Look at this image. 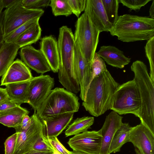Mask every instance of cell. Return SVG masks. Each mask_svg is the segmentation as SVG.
<instances>
[{
  "label": "cell",
  "mask_w": 154,
  "mask_h": 154,
  "mask_svg": "<svg viewBox=\"0 0 154 154\" xmlns=\"http://www.w3.org/2000/svg\"><path fill=\"white\" fill-rule=\"evenodd\" d=\"M20 105L8 99L0 104V115Z\"/></svg>",
  "instance_id": "38"
},
{
  "label": "cell",
  "mask_w": 154,
  "mask_h": 154,
  "mask_svg": "<svg viewBox=\"0 0 154 154\" xmlns=\"http://www.w3.org/2000/svg\"><path fill=\"white\" fill-rule=\"evenodd\" d=\"M92 80L103 72L107 70L105 61L95 52L90 63Z\"/></svg>",
  "instance_id": "30"
},
{
  "label": "cell",
  "mask_w": 154,
  "mask_h": 154,
  "mask_svg": "<svg viewBox=\"0 0 154 154\" xmlns=\"http://www.w3.org/2000/svg\"><path fill=\"white\" fill-rule=\"evenodd\" d=\"M21 0L2 12V26L4 37L26 22L33 19L40 17L44 11L42 9H29L24 7Z\"/></svg>",
  "instance_id": "8"
},
{
  "label": "cell",
  "mask_w": 154,
  "mask_h": 154,
  "mask_svg": "<svg viewBox=\"0 0 154 154\" xmlns=\"http://www.w3.org/2000/svg\"><path fill=\"white\" fill-rule=\"evenodd\" d=\"M57 41L60 57L59 81L66 90L77 94L80 88L74 69L75 41L71 29L66 26L60 27Z\"/></svg>",
  "instance_id": "2"
},
{
  "label": "cell",
  "mask_w": 154,
  "mask_h": 154,
  "mask_svg": "<svg viewBox=\"0 0 154 154\" xmlns=\"http://www.w3.org/2000/svg\"><path fill=\"white\" fill-rule=\"evenodd\" d=\"M79 99L75 94L63 88H56L49 95L36 111L40 119L57 115L75 112L79 109Z\"/></svg>",
  "instance_id": "5"
},
{
  "label": "cell",
  "mask_w": 154,
  "mask_h": 154,
  "mask_svg": "<svg viewBox=\"0 0 154 154\" xmlns=\"http://www.w3.org/2000/svg\"><path fill=\"white\" fill-rule=\"evenodd\" d=\"M4 8L3 5L2 0H0V15L3 12L2 11Z\"/></svg>",
  "instance_id": "46"
},
{
  "label": "cell",
  "mask_w": 154,
  "mask_h": 154,
  "mask_svg": "<svg viewBox=\"0 0 154 154\" xmlns=\"http://www.w3.org/2000/svg\"><path fill=\"white\" fill-rule=\"evenodd\" d=\"M31 122L26 129L16 133L17 137L13 154H23L29 151L43 134V124L34 111Z\"/></svg>",
  "instance_id": "9"
},
{
  "label": "cell",
  "mask_w": 154,
  "mask_h": 154,
  "mask_svg": "<svg viewBox=\"0 0 154 154\" xmlns=\"http://www.w3.org/2000/svg\"><path fill=\"white\" fill-rule=\"evenodd\" d=\"M123 117L114 111L106 116L105 122L99 130L102 136L99 154H109V148L115 133L122 123Z\"/></svg>",
  "instance_id": "16"
},
{
  "label": "cell",
  "mask_w": 154,
  "mask_h": 154,
  "mask_svg": "<svg viewBox=\"0 0 154 154\" xmlns=\"http://www.w3.org/2000/svg\"><path fill=\"white\" fill-rule=\"evenodd\" d=\"M141 108L140 93L134 80L119 85L114 93L111 109L119 115L131 113L139 117Z\"/></svg>",
  "instance_id": "6"
},
{
  "label": "cell",
  "mask_w": 154,
  "mask_h": 154,
  "mask_svg": "<svg viewBox=\"0 0 154 154\" xmlns=\"http://www.w3.org/2000/svg\"><path fill=\"white\" fill-rule=\"evenodd\" d=\"M149 17L154 19V0L152 2L149 10Z\"/></svg>",
  "instance_id": "43"
},
{
  "label": "cell",
  "mask_w": 154,
  "mask_h": 154,
  "mask_svg": "<svg viewBox=\"0 0 154 154\" xmlns=\"http://www.w3.org/2000/svg\"><path fill=\"white\" fill-rule=\"evenodd\" d=\"M54 149L61 154H72L71 151L67 150L58 140L57 137L47 138Z\"/></svg>",
  "instance_id": "37"
},
{
  "label": "cell",
  "mask_w": 154,
  "mask_h": 154,
  "mask_svg": "<svg viewBox=\"0 0 154 154\" xmlns=\"http://www.w3.org/2000/svg\"><path fill=\"white\" fill-rule=\"evenodd\" d=\"M40 50L54 72H57L60 57L57 41L52 35L43 37L40 42Z\"/></svg>",
  "instance_id": "19"
},
{
  "label": "cell",
  "mask_w": 154,
  "mask_h": 154,
  "mask_svg": "<svg viewBox=\"0 0 154 154\" xmlns=\"http://www.w3.org/2000/svg\"><path fill=\"white\" fill-rule=\"evenodd\" d=\"M102 136L100 131H86L70 138L67 143L73 150L89 154H99Z\"/></svg>",
  "instance_id": "12"
},
{
  "label": "cell",
  "mask_w": 154,
  "mask_h": 154,
  "mask_svg": "<svg viewBox=\"0 0 154 154\" xmlns=\"http://www.w3.org/2000/svg\"><path fill=\"white\" fill-rule=\"evenodd\" d=\"M100 33L86 12L78 18L74 34L75 41L78 42L82 52L90 63L96 52Z\"/></svg>",
  "instance_id": "7"
},
{
  "label": "cell",
  "mask_w": 154,
  "mask_h": 154,
  "mask_svg": "<svg viewBox=\"0 0 154 154\" xmlns=\"http://www.w3.org/2000/svg\"><path fill=\"white\" fill-rule=\"evenodd\" d=\"M49 6L55 16L63 15L67 17L72 14L67 0H51Z\"/></svg>",
  "instance_id": "28"
},
{
  "label": "cell",
  "mask_w": 154,
  "mask_h": 154,
  "mask_svg": "<svg viewBox=\"0 0 154 154\" xmlns=\"http://www.w3.org/2000/svg\"><path fill=\"white\" fill-rule=\"evenodd\" d=\"M53 152H43L30 150L23 154H52Z\"/></svg>",
  "instance_id": "44"
},
{
  "label": "cell",
  "mask_w": 154,
  "mask_h": 154,
  "mask_svg": "<svg viewBox=\"0 0 154 154\" xmlns=\"http://www.w3.org/2000/svg\"><path fill=\"white\" fill-rule=\"evenodd\" d=\"M84 12L93 24L100 30L109 32L112 27L109 22L101 0H86Z\"/></svg>",
  "instance_id": "17"
},
{
  "label": "cell",
  "mask_w": 154,
  "mask_h": 154,
  "mask_svg": "<svg viewBox=\"0 0 154 154\" xmlns=\"http://www.w3.org/2000/svg\"><path fill=\"white\" fill-rule=\"evenodd\" d=\"M2 15V12L0 15V50L5 43L3 29Z\"/></svg>",
  "instance_id": "40"
},
{
  "label": "cell",
  "mask_w": 154,
  "mask_h": 154,
  "mask_svg": "<svg viewBox=\"0 0 154 154\" xmlns=\"http://www.w3.org/2000/svg\"><path fill=\"white\" fill-rule=\"evenodd\" d=\"M40 17L31 19L15 29L4 38L5 43H13L18 37L29 28L38 23Z\"/></svg>",
  "instance_id": "29"
},
{
  "label": "cell",
  "mask_w": 154,
  "mask_h": 154,
  "mask_svg": "<svg viewBox=\"0 0 154 154\" xmlns=\"http://www.w3.org/2000/svg\"><path fill=\"white\" fill-rule=\"evenodd\" d=\"M8 99L5 88L0 87V104Z\"/></svg>",
  "instance_id": "41"
},
{
  "label": "cell",
  "mask_w": 154,
  "mask_h": 154,
  "mask_svg": "<svg viewBox=\"0 0 154 154\" xmlns=\"http://www.w3.org/2000/svg\"><path fill=\"white\" fill-rule=\"evenodd\" d=\"M29 112L20 105L14 107L0 115V123L15 129L19 127L23 117Z\"/></svg>",
  "instance_id": "22"
},
{
  "label": "cell",
  "mask_w": 154,
  "mask_h": 154,
  "mask_svg": "<svg viewBox=\"0 0 154 154\" xmlns=\"http://www.w3.org/2000/svg\"><path fill=\"white\" fill-rule=\"evenodd\" d=\"M17 137V134L16 132L6 139L4 143L5 154H13Z\"/></svg>",
  "instance_id": "36"
},
{
  "label": "cell",
  "mask_w": 154,
  "mask_h": 154,
  "mask_svg": "<svg viewBox=\"0 0 154 154\" xmlns=\"http://www.w3.org/2000/svg\"><path fill=\"white\" fill-rule=\"evenodd\" d=\"M74 113L67 112L40 119L43 124V134L46 138L57 137L69 125Z\"/></svg>",
  "instance_id": "15"
},
{
  "label": "cell",
  "mask_w": 154,
  "mask_h": 154,
  "mask_svg": "<svg viewBox=\"0 0 154 154\" xmlns=\"http://www.w3.org/2000/svg\"><path fill=\"white\" fill-rule=\"evenodd\" d=\"M119 85L107 70L91 81L82 105L92 116L98 117L111 109L113 95Z\"/></svg>",
  "instance_id": "1"
},
{
  "label": "cell",
  "mask_w": 154,
  "mask_h": 154,
  "mask_svg": "<svg viewBox=\"0 0 154 154\" xmlns=\"http://www.w3.org/2000/svg\"><path fill=\"white\" fill-rule=\"evenodd\" d=\"M73 64L74 72L80 86L79 96L84 101L92 81L91 70L90 63L82 54L76 41H75L74 44Z\"/></svg>",
  "instance_id": "11"
},
{
  "label": "cell",
  "mask_w": 154,
  "mask_h": 154,
  "mask_svg": "<svg viewBox=\"0 0 154 154\" xmlns=\"http://www.w3.org/2000/svg\"><path fill=\"white\" fill-rule=\"evenodd\" d=\"M119 3L123 6L129 9L130 11L132 10H139L141 8L145 6L152 0H118Z\"/></svg>",
  "instance_id": "34"
},
{
  "label": "cell",
  "mask_w": 154,
  "mask_h": 154,
  "mask_svg": "<svg viewBox=\"0 0 154 154\" xmlns=\"http://www.w3.org/2000/svg\"><path fill=\"white\" fill-rule=\"evenodd\" d=\"M129 142L133 144L136 154H154V135L141 123L132 127Z\"/></svg>",
  "instance_id": "13"
},
{
  "label": "cell",
  "mask_w": 154,
  "mask_h": 154,
  "mask_svg": "<svg viewBox=\"0 0 154 154\" xmlns=\"http://www.w3.org/2000/svg\"><path fill=\"white\" fill-rule=\"evenodd\" d=\"M146 56L148 59L150 65L149 76L154 82V36L147 41L145 46Z\"/></svg>",
  "instance_id": "31"
},
{
  "label": "cell",
  "mask_w": 154,
  "mask_h": 154,
  "mask_svg": "<svg viewBox=\"0 0 154 154\" xmlns=\"http://www.w3.org/2000/svg\"><path fill=\"white\" fill-rule=\"evenodd\" d=\"M19 49L13 43H5L0 50V77L5 73L14 61Z\"/></svg>",
  "instance_id": "23"
},
{
  "label": "cell",
  "mask_w": 154,
  "mask_h": 154,
  "mask_svg": "<svg viewBox=\"0 0 154 154\" xmlns=\"http://www.w3.org/2000/svg\"><path fill=\"white\" fill-rule=\"evenodd\" d=\"M132 128L128 123H122L113 137L109 148V154L119 152L122 146L129 142L130 133Z\"/></svg>",
  "instance_id": "24"
},
{
  "label": "cell",
  "mask_w": 154,
  "mask_h": 154,
  "mask_svg": "<svg viewBox=\"0 0 154 154\" xmlns=\"http://www.w3.org/2000/svg\"><path fill=\"white\" fill-rule=\"evenodd\" d=\"M94 122L93 117L84 116L77 118L69 125L65 131L66 136L75 135L87 131Z\"/></svg>",
  "instance_id": "26"
},
{
  "label": "cell",
  "mask_w": 154,
  "mask_h": 154,
  "mask_svg": "<svg viewBox=\"0 0 154 154\" xmlns=\"http://www.w3.org/2000/svg\"><path fill=\"white\" fill-rule=\"evenodd\" d=\"M33 77L29 67L21 60L17 59L14 60L2 76L1 85L29 81Z\"/></svg>",
  "instance_id": "18"
},
{
  "label": "cell",
  "mask_w": 154,
  "mask_h": 154,
  "mask_svg": "<svg viewBox=\"0 0 154 154\" xmlns=\"http://www.w3.org/2000/svg\"><path fill=\"white\" fill-rule=\"evenodd\" d=\"M42 29L38 23L29 28L13 42L19 48L35 43L40 38Z\"/></svg>",
  "instance_id": "25"
},
{
  "label": "cell",
  "mask_w": 154,
  "mask_h": 154,
  "mask_svg": "<svg viewBox=\"0 0 154 154\" xmlns=\"http://www.w3.org/2000/svg\"><path fill=\"white\" fill-rule=\"evenodd\" d=\"M86 0H67L72 13L77 17L81 12L85 11Z\"/></svg>",
  "instance_id": "35"
},
{
  "label": "cell",
  "mask_w": 154,
  "mask_h": 154,
  "mask_svg": "<svg viewBox=\"0 0 154 154\" xmlns=\"http://www.w3.org/2000/svg\"><path fill=\"white\" fill-rule=\"evenodd\" d=\"M109 22L113 26L118 18V0H101Z\"/></svg>",
  "instance_id": "27"
},
{
  "label": "cell",
  "mask_w": 154,
  "mask_h": 154,
  "mask_svg": "<svg viewBox=\"0 0 154 154\" xmlns=\"http://www.w3.org/2000/svg\"><path fill=\"white\" fill-rule=\"evenodd\" d=\"M21 60L29 67L38 73L50 71V66L43 54L31 45L21 48L20 52Z\"/></svg>",
  "instance_id": "14"
},
{
  "label": "cell",
  "mask_w": 154,
  "mask_h": 154,
  "mask_svg": "<svg viewBox=\"0 0 154 154\" xmlns=\"http://www.w3.org/2000/svg\"><path fill=\"white\" fill-rule=\"evenodd\" d=\"M18 0H2L4 8H7L14 5Z\"/></svg>",
  "instance_id": "42"
},
{
  "label": "cell",
  "mask_w": 154,
  "mask_h": 154,
  "mask_svg": "<svg viewBox=\"0 0 154 154\" xmlns=\"http://www.w3.org/2000/svg\"><path fill=\"white\" fill-rule=\"evenodd\" d=\"M137 86L141 101L139 118L141 123L154 135V82L150 78L146 65L137 60L131 66Z\"/></svg>",
  "instance_id": "4"
},
{
  "label": "cell",
  "mask_w": 154,
  "mask_h": 154,
  "mask_svg": "<svg viewBox=\"0 0 154 154\" xmlns=\"http://www.w3.org/2000/svg\"><path fill=\"white\" fill-rule=\"evenodd\" d=\"M122 42H129L148 40L154 36V19L130 14L119 16L109 31Z\"/></svg>",
  "instance_id": "3"
},
{
  "label": "cell",
  "mask_w": 154,
  "mask_h": 154,
  "mask_svg": "<svg viewBox=\"0 0 154 154\" xmlns=\"http://www.w3.org/2000/svg\"><path fill=\"white\" fill-rule=\"evenodd\" d=\"M30 150L43 152H53L54 149L50 143L47 139L43 136L35 143L30 151Z\"/></svg>",
  "instance_id": "32"
},
{
  "label": "cell",
  "mask_w": 154,
  "mask_h": 154,
  "mask_svg": "<svg viewBox=\"0 0 154 154\" xmlns=\"http://www.w3.org/2000/svg\"><path fill=\"white\" fill-rule=\"evenodd\" d=\"M51 0H21L22 5L29 9H42L49 6Z\"/></svg>",
  "instance_id": "33"
},
{
  "label": "cell",
  "mask_w": 154,
  "mask_h": 154,
  "mask_svg": "<svg viewBox=\"0 0 154 154\" xmlns=\"http://www.w3.org/2000/svg\"><path fill=\"white\" fill-rule=\"evenodd\" d=\"M54 85V78L49 75L33 77L29 87L28 102L36 111L48 97Z\"/></svg>",
  "instance_id": "10"
},
{
  "label": "cell",
  "mask_w": 154,
  "mask_h": 154,
  "mask_svg": "<svg viewBox=\"0 0 154 154\" xmlns=\"http://www.w3.org/2000/svg\"><path fill=\"white\" fill-rule=\"evenodd\" d=\"M52 154H61L58 151L54 149V151Z\"/></svg>",
  "instance_id": "47"
},
{
  "label": "cell",
  "mask_w": 154,
  "mask_h": 154,
  "mask_svg": "<svg viewBox=\"0 0 154 154\" xmlns=\"http://www.w3.org/2000/svg\"><path fill=\"white\" fill-rule=\"evenodd\" d=\"M30 80L5 85V88L9 99L20 105L27 103Z\"/></svg>",
  "instance_id": "21"
},
{
  "label": "cell",
  "mask_w": 154,
  "mask_h": 154,
  "mask_svg": "<svg viewBox=\"0 0 154 154\" xmlns=\"http://www.w3.org/2000/svg\"><path fill=\"white\" fill-rule=\"evenodd\" d=\"M97 54L108 65L122 69L131 62V58L126 57L123 51L112 46H102Z\"/></svg>",
  "instance_id": "20"
},
{
  "label": "cell",
  "mask_w": 154,
  "mask_h": 154,
  "mask_svg": "<svg viewBox=\"0 0 154 154\" xmlns=\"http://www.w3.org/2000/svg\"><path fill=\"white\" fill-rule=\"evenodd\" d=\"M31 119L28 115H25L23 118L20 125L15 129L16 132H18L27 128L30 125Z\"/></svg>",
  "instance_id": "39"
},
{
  "label": "cell",
  "mask_w": 154,
  "mask_h": 154,
  "mask_svg": "<svg viewBox=\"0 0 154 154\" xmlns=\"http://www.w3.org/2000/svg\"><path fill=\"white\" fill-rule=\"evenodd\" d=\"M71 152L72 154H89L87 153L78 152L74 150H73V151H71Z\"/></svg>",
  "instance_id": "45"
}]
</instances>
